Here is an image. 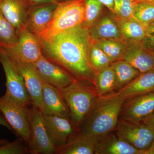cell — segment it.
Instances as JSON below:
<instances>
[{
	"mask_svg": "<svg viewBox=\"0 0 154 154\" xmlns=\"http://www.w3.org/2000/svg\"><path fill=\"white\" fill-rule=\"evenodd\" d=\"M153 1H154V0H153Z\"/></svg>",
	"mask_w": 154,
	"mask_h": 154,
	"instance_id": "41",
	"label": "cell"
},
{
	"mask_svg": "<svg viewBox=\"0 0 154 154\" xmlns=\"http://www.w3.org/2000/svg\"><path fill=\"white\" fill-rule=\"evenodd\" d=\"M22 139H18L11 143L0 146V154L30 153L28 146L25 145Z\"/></svg>",
	"mask_w": 154,
	"mask_h": 154,
	"instance_id": "31",
	"label": "cell"
},
{
	"mask_svg": "<svg viewBox=\"0 0 154 154\" xmlns=\"http://www.w3.org/2000/svg\"><path fill=\"white\" fill-rule=\"evenodd\" d=\"M94 85L99 96H106L116 91L115 74L111 66L97 72Z\"/></svg>",
	"mask_w": 154,
	"mask_h": 154,
	"instance_id": "24",
	"label": "cell"
},
{
	"mask_svg": "<svg viewBox=\"0 0 154 154\" xmlns=\"http://www.w3.org/2000/svg\"><path fill=\"white\" fill-rule=\"evenodd\" d=\"M40 42L42 54L48 59L77 79L94 84L96 73L89 59L94 42L84 23L64 30L49 41Z\"/></svg>",
	"mask_w": 154,
	"mask_h": 154,
	"instance_id": "1",
	"label": "cell"
},
{
	"mask_svg": "<svg viewBox=\"0 0 154 154\" xmlns=\"http://www.w3.org/2000/svg\"><path fill=\"white\" fill-rule=\"evenodd\" d=\"M85 11L84 25L88 29L97 21L104 5L97 0H85Z\"/></svg>",
	"mask_w": 154,
	"mask_h": 154,
	"instance_id": "29",
	"label": "cell"
},
{
	"mask_svg": "<svg viewBox=\"0 0 154 154\" xmlns=\"http://www.w3.org/2000/svg\"><path fill=\"white\" fill-rule=\"evenodd\" d=\"M141 43L146 48L154 52V33L148 34Z\"/></svg>",
	"mask_w": 154,
	"mask_h": 154,
	"instance_id": "32",
	"label": "cell"
},
{
	"mask_svg": "<svg viewBox=\"0 0 154 154\" xmlns=\"http://www.w3.org/2000/svg\"><path fill=\"white\" fill-rule=\"evenodd\" d=\"M57 3H48L32 6L25 28L39 37L49 24Z\"/></svg>",
	"mask_w": 154,
	"mask_h": 154,
	"instance_id": "16",
	"label": "cell"
},
{
	"mask_svg": "<svg viewBox=\"0 0 154 154\" xmlns=\"http://www.w3.org/2000/svg\"><path fill=\"white\" fill-rule=\"evenodd\" d=\"M125 100L118 92L99 96L79 133L98 142L116 128Z\"/></svg>",
	"mask_w": 154,
	"mask_h": 154,
	"instance_id": "2",
	"label": "cell"
},
{
	"mask_svg": "<svg viewBox=\"0 0 154 154\" xmlns=\"http://www.w3.org/2000/svg\"><path fill=\"white\" fill-rule=\"evenodd\" d=\"M116 134L143 154H154V129L142 122L120 119L116 127Z\"/></svg>",
	"mask_w": 154,
	"mask_h": 154,
	"instance_id": "5",
	"label": "cell"
},
{
	"mask_svg": "<svg viewBox=\"0 0 154 154\" xmlns=\"http://www.w3.org/2000/svg\"><path fill=\"white\" fill-rule=\"evenodd\" d=\"M31 6L38 5L48 3H57L62 0H26Z\"/></svg>",
	"mask_w": 154,
	"mask_h": 154,
	"instance_id": "33",
	"label": "cell"
},
{
	"mask_svg": "<svg viewBox=\"0 0 154 154\" xmlns=\"http://www.w3.org/2000/svg\"><path fill=\"white\" fill-rule=\"evenodd\" d=\"M42 97L41 112L43 114L70 119L68 109L58 89L44 80Z\"/></svg>",
	"mask_w": 154,
	"mask_h": 154,
	"instance_id": "15",
	"label": "cell"
},
{
	"mask_svg": "<svg viewBox=\"0 0 154 154\" xmlns=\"http://www.w3.org/2000/svg\"><path fill=\"white\" fill-rule=\"evenodd\" d=\"M19 33L0 9V46L8 48L17 44Z\"/></svg>",
	"mask_w": 154,
	"mask_h": 154,
	"instance_id": "26",
	"label": "cell"
},
{
	"mask_svg": "<svg viewBox=\"0 0 154 154\" xmlns=\"http://www.w3.org/2000/svg\"><path fill=\"white\" fill-rule=\"evenodd\" d=\"M122 60L140 72L154 68V52L143 46L141 42L127 41Z\"/></svg>",
	"mask_w": 154,
	"mask_h": 154,
	"instance_id": "14",
	"label": "cell"
},
{
	"mask_svg": "<svg viewBox=\"0 0 154 154\" xmlns=\"http://www.w3.org/2000/svg\"><path fill=\"white\" fill-rule=\"evenodd\" d=\"M58 90L68 109L72 123L79 132L99 98L96 89L89 82L75 79L69 85Z\"/></svg>",
	"mask_w": 154,
	"mask_h": 154,
	"instance_id": "3",
	"label": "cell"
},
{
	"mask_svg": "<svg viewBox=\"0 0 154 154\" xmlns=\"http://www.w3.org/2000/svg\"><path fill=\"white\" fill-rule=\"evenodd\" d=\"M28 107L20 104L7 94L0 97V111L14 133L28 144L30 138Z\"/></svg>",
	"mask_w": 154,
	"mask_h": 154,
	"instance_id": "8",
	"label": "cell"
},
{
	"mask_svg": "<svg viewBox=\"0 0 154 154\" xmlns=\"http://www.w3.org/2000/svg\"><path fill=\"white\" fill-rule=\"evenodd\" d=\"M2 0H0V4H1V2H2Z\"/></svg>",
	"mask_w": 154,
	"mask_h": 154,
	"instance_id": "39",
	"label": "cell"
},
{
	"mask_svg": "<svg viewBox=\"0 0 154 154\" xmlns=\"http://www.w3.org/2000/svg\"><path fill=\"white\" fill-rule=\"evenodd\" d=\"M31 6L26 0H2L0 9L19 33L25 28Z\"/></svg>",
	"mask_w": 154,
	"mask_h": 154,
	"instance_id": "17",
	"label": "cell"
},
{
	"mask_svg": "<svg viewBox=\"0 0 154 154\" xmlns=\"http://www.w3.org/2000/svg\"><path fill=\"white\" fill-rule=\"evenodd\" d=\"M147 31L148 34L154 33V22L148 25Z\"/></svg>",
	"mask_w": 154,
	"mask_h": 154,
	"instance_id": "37",
	"label": "cell"
},
{
	"mask_svg": "<svg viewBox=\"0 0 154 154\" xmlns=\"http://www.w3.org/2000/svg\"><path fill=\"white\" fill-rule=\"evenodd\" d=\"M96 142L78 133L66 143L56 148V154H95Z\"/></svg>",
	"mask_w": 154,
	"mask_h": 154,
	"instance_id": "21",
	"label": "cell"
},
{
	"mask_svg": "<svg viewBox=\"0 0 154 154\" xmlns=\"http://www.w3.org/2000/svg\"><path fill=\"white\" fill-rule=\"evenodd\" d=\"M0 125L5 127L9 130L14 133V130L11 127L10 125L9 124L8 122L7 121L5 117H4L2 113H1V111H0Z\"/></svg>",
	"mask_w": 154,
	"mask_h": 154,
	"instance_id": "36",
	"label": "cell"
},
{
	"mask_svg": "<svg viewBox=\"0 0 154 154\" xmlns=\"http://www.w3.org/2000/svg\"><path fill=\"white\" fill-rule=\"evenodd\" d=\"M116 21L123 38L127 41L141 42L148 34V25L133 17L128 19L118 18Z\"/></svg>",
	"mask_w": 154,
	"mask_h": 154,
	"instance_id": "22",
	"label": "cell"
},
{
	"mask_svg": "<svg viewBox=\"0 0 154 154\" xmlns=\"http://www.w3.org/2000/svg\"><path fill=\"white\" fill-rule=\"evenodd\" d=\"M95 154H143V152L111 132L96 143Z\"/></svg>",
	"mask_w": 154,
	"mask_h": 154,
	"instance_id": "19",
	"label": "cell"
},
{
	"mask_svg": "<svg viewBox=\"0 0 154 154\" xmlns=\"http://www.w3.org/2000/svg\"><path fill=\"white\" fill-rule=\"evenodd\" d=\"M30 138L27 144L30 153L55 154L56 147L54 143L44 115L41 110L32 106L28 109Z\"/></svg>",
	"mask_w": 154,
	"mask_h": 154,
	"instance_id": "6",
	"label": "cell"
},
{
	"mask_svg": "<svg viewBox=\"0 0 154 154\" xmlns=\"http://www.w3.org/2000/svg\"><path fill=\"white\" fill-rule=\"evenodd\" d=\"M64 1V0H62L61 1Z\"/></svg>",
	"mask_w": 154,
	"mask_h": 154,
	"instance_id": "40",
	"label": "cell"
},
{
	"mask_svg": "<svg viewBox=\"0 0 154 154\" xmlns=\"http://www.w3.org/2000/svg\"><path fill=\"white\" fill-rule=\"evenodd\" d=\"M128 100L122 107L121 119L141 122L154 111V91Z\"/></svg>",
	"mask_w": 154,
	"mask_h": 154,
	"instance_id": "12",
	"label": "cell"
},
{
	"mask_svg": "<svg viewBox=\"0 0 154 154\" xmlns=\"http://www.w3.org/2000/svg\"><path fill=\"white\" fill-rule=\"evenodd\" d=\"M90 63L95 72L110 65L111 61L103 51L94 42L91 45L89 54Z\"/></svg>",
	"mask_w": 154,
	"mask_h": 154,
	"instance_id": "28",
	"label": "cell"
},
{
	"mask_svg": "<svg viewBox=\"0 0 154 154\" xmlns=\"http://www.w3.org/2000/svg\"><path fill=\"white\" fill-rule=\"evenodd\" d=\"M110 66L115 74L116 91H119L141 73L124 60L112 63Z\"/></svg>",
	"mask_w": 154,
	"mask_h": 154,
	"instance_id": "23",
	"label": "cell"
},
{
	"mask_svg": "<svg viewBox=\"0 0 154 154\" xmlns=\"http://www.w3.org/2000/svg\"><path fill=\"white\" fill-rule=\"evenodd\" d=\"M94 42L105 53L111 63L123 59L127 45L126 40L103 39Z\"/></svg>",
	"mask_w": 154,
	"mask_h": 154,
	"instance_id": "25",
	"label": "cell"
},
{
	"mask_svg": "<svg viewBox=\"0 0 154 154\" xmlns=\"http://www.w3.org/2000/svg\"><path fill=\"white\" fill-rule=\"evenodd\" d=\"M14 61L24 79L32 106L41 111L44 79L33 64Z\"/></svg>",
	"mask_w": 154,
	"mask_h": 154,
	"instance_id": "10",
	"label": "cell"
},
{
	"mask_svg": "<svg viewBox=\"0 0 154 154\" xmlns=\"http://www.w3.org/2000/svg\"><path fill=\"white\" fill-rule=\"evenodd\" d=\"M114 14V0H97Z\"/></svg>",
	"mask_w": 154,
	"mask_h": 154,
	"instance_id": "34",
	"label": "cell"
},
{
	"mask_svg": "<svg viewBox=\"0 0 154 154\" xmlns=\"http://www.w3.org/2000/svg\"><path fill=\"white\" fill-rule=\"evenodd\" d=\"M85 0H64L58 3L52 18L38 37L49 41L64 30L83 24L85 20Z\"/></svg>",
	"mask_w": 154,
	"mask_h": 154,
	"instance_id": "4",
	"label": "cell"
},
{
	"mask_svg": "<svg viewBox=\"0 0 154 154\" xmlns=\"http://www.w3.org/2000/svg\"><path fill=\"white\" fill-rule=\"evenodd\" d=\"M43 115L48 129L56 148L66 143L78 134H75V131L77 130L70 119L57 115Z\"/></svg>",
	"mask_w": 154,
	"mask_h": 154,
	"instance_id": "13",
	"label": "cell"
},
{
	"mask_svg": "<svg viewBox=\"0 0 154 154\" xmlns=\"http://www.w3.org/2000/svg\"><path fill=\"white\" fill-rule=\"evenodd\" d=\"M154 91V68L141 72L118 91L125 101Z\"/></svg>",
	"mask_w": 154,
	"mask_h": 154,
	"instance_id": "18",
	"label": "cell"
},
{
	"mask_svg": "<svg viewBox=\"0 0 154 154\" xmlns=\"http://www.w3.org/2000/svg\"><path fill=\"white\" fill-rule=\"evenodd\" d=\"M32 64L45 82L58 89L66 88L75 79L61 67L48 59L43 54Z\"/></svg>",
	"mask_w": 154,
	"mask_h": 154,
	"instance_id": "11",
	"label": "cell"
},
{
	"mask_svg": "<svg viewBox=\"0 0 154 154\" xmlns=\"http://www.w3.org/2000/svg\"><path fill=\"white\" fill-rule=\"evenodd\" d=\"M0 63L5 74L6 94L24 106L28 107L32 105L24 79L15 61L1 46Z\"/></svg>",
	"mask_w": 154,
	"mask_h": 154,
	"instance_id": "7",
	"label": "cell"
},
{
	"mask_svg": "<svg viewBox=\"0 0 154 154\" xmlns=\"http://www.w3.org/2000/svg\"><path fill=\"white\" fill-rule=\"evenodd\" d=\"M141 122L147 125L154 129V111L148 117H147Z\"/></svg>",
	"mask_w": 154,
	"mask_h": 154,
	"instance_id": "35",
	"label": "cell"
},
{
	"mask_svg": "<svg viewBox=\"0 0 154 154\" xmlns=\"http://www.w3.org/2000/svg\"><path fill=\"white\" fill-rule=\"evenodd\" d=\"M133 17L148 25L154 22V1L135 0Z\"/></svg>",
	"mask_w": 154,
	"mask_h": 154,
	"instance_id": "27",
	"label": "cell"
},
{
	"mask_svg": "<svg viewBox=\"0 0 154 154\" xmlns=\"http://www.w3.org/2000/svg\"><path fill=\"white\" fill-rule=\"evenodd\" d=\"M88 29L94 42L103 39L125 40L117 22L109 17H102Z\"/></svg>",
	"mask_w": 154,
	"mask_h": 154,
	"instance_id": "20",
	"label": "cell"
},
{
	"mask_svg": "<svg viewBox=\"0 0 154 154\" xmlns=\"http://www.w3.org/2000/svg\"><path fill=\"white\" fill-rule=\"evenodd\" d=\"M135 2V0H114V14L119 19L131 18Z\"/></svg>",
	"mask_w": 154,
	"mask_h": 154,
	"instance_id": "30",
	"label": "cell"
},
{
	"mask_svg": "<svg viewBox=\"0 0 154 154\" xmlns=\"http://www.w3.org/2000/svg\"><path fill=\"white\" fill-rule=\"evenodd\" d=\"M2 48L14 60L21 62L33 63L42 54L38 36L25 27L19 31L17 44L13 47Z\"/></svg>",
	"mask_w": 154,
	"mask_h": 154,
	"instance_id": "9",
	"label": "cell"
},
{
	"mask_svg": "<svg viewBox=\"0 0 154 154\" xmlns=\"http://www.w3.org/2000/svg\"><path fill=\"white\" fill-rule=\"evenodd\" d=\"M8 141L6 140L0 139V146L3 145L5 144L8 143Z\"/></svg>",
	"mask_w": 154,
	"mask_h": 154,
	"instance_id": "38",
	"label": "cell"
}]
</instances>
